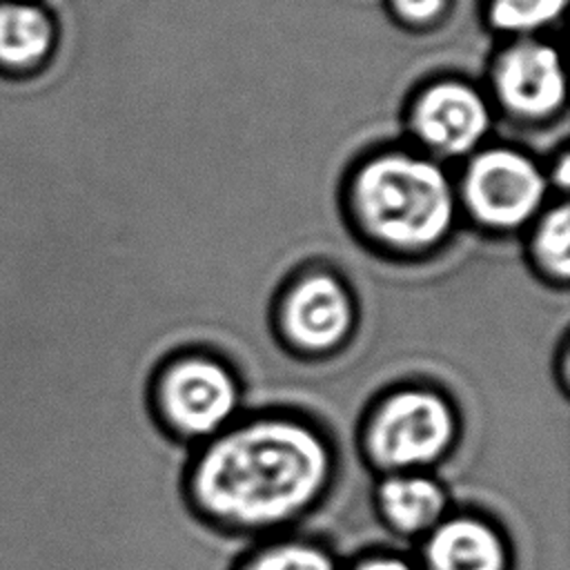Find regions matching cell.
Wrapping results in <instances>:
<instances>
[{
    "label": "cell",
    "instance_id": "obj_15",
    "mask_svg": "<svg viewBox=\"0 0 570 570\" xmlns=\"http://www.w3.org/2000/svg\"><path fill=\"white\" fill-rule=\"evenodd\" d=\"M390 2L394 11L410 22H432L443 13L448 0H390Z\"/></svg>",
    "mask_w": 570,
    "mask_h": 570
},
{
    "label": "cell",
    "instance_id": "obj_1",
    "mask_svg": "<svg viewBox=\"0 0 570 570\" xmlns=\"http://www.w3.org/2000/svg\"><path fill=\"white\" fill-rule=\"evenodd\" d=\"M330 476L332 450L314 428L294 416H258L207 439L189 492L214 523L258 532L301 517Z\"/></svg>",
    "mask_w": 570,
    "mask_h": 570
},
{
    "label": "cell",
    "instance_id": "obj_13",
    "mask_svg": "<svg viewBox=\"0 0 570 570\" xmlns=\"http://www.w3.org/2000/svg\"><path fill=\"white\" fill-rule=\"evenodd\" d=\"M240 570H336V563L316 543L278 541L254 552Z\"/></svg>",
    "mask_w": 570,
    "mask_h": 570
},
{
    "label": "cell",
    "instance_id": "obj_3",
    "mask_svg": "<svg viewBox=\"0 0 570 570\" xmlns=\"http://www.w3.org/2000/svg\"><path fill=\"white\" fill-rule=\"evenodd\" d=\"M456 439V414L428 387H401L383 396L367 419L363 445L370 461L392 472H421Z\"/></svg>",
    "mask_w": 570,
    "mask_h": 570
},
{
    "label": "cell",
    "instance_id": "obj_6",
    "mask_svg": "<svg viewBox=\"0 0 570 570\" xmlns=\"http://www.w3.org/2000/svg\"><path fill=\"white\" fill-rule=\"evenodd\" d=\"M354 316L350 289L327 272L301 276L278 307L285 341L305 354H325L345 343L354 330Z\"/></svg>",
    "mask_w": 570,
    "mask_h": 570
},
{
    "label": "cell",
    "instance_id": "obj_4",
    "mask_svg": "<svg viewBox=\"0 0 570 570\" xmlns=\"http://www.w3.org/2000/svg\"><path fill=\"white\" fill-rule=\"evenodd\" d=\"M156 405L163 423L183 439H212L234 419L240 390L232 370L207 354L169 361L156 381Z\"/></svg>",
    "mask_w": 570,
    "mask_h": 570
},
{
    "label": "cell",
    "instance_id": "obj_7",
    "mask_svg": "<svg viewBox=\"0 0 570 570\" xmlns=\"http://www.w3.org/2000/svg\"><path fill=\"white\" fill-rule=\"evenodd\" d=\"M494 89L505 109L541 118L561 109L566 76L559 53L543 42H519L501 53L494 67Z\"/></svg>",
    "mask_w": 570,
    "mask_h": 570
},
{
    "label": "cell",
    "instance_id": "obj_8",
    "mask_svg": "<svg viewBox=\"0 0 570 570\" xmlns=\"http://www.w3.org/2000/svg\"><path fill=\"white\" fill-rule=\"evenodd\" d=\"M412 127L430 149L461 156L485 136L490 111L476 89L463 82H439L419 96L412 109Z\"/></svg>",
    "mask_w": 570,
    "mask_h": 570
},
{
    "label": "cell",
    "instance_id": "obj_11",
    "mask_svg": "<svg viewBox=\"0 0 570 570\" xmlns=\"http://www.w3.org/2000/svg\"><path fill=\"white\" fill-rule=\"evenodd\" d=\"M56 27L47 9L31 0H0V69L24 73L53 49Z\"/></svg>",
    "mask_w": 570,
    "mask_h": 570
},
{
    "label": "cell",
    "instance_id": "obj_12",
    "mask_svg": "<svg viewBox=\"0 0 570 570\" xmlns=\"http://www.w3.org/2000/svg\"><path fill=\"white\" fill-rule=\"evenodd\" d=\"M532 256L539 272L566 283L570 274V212L557 205L543 214L532 236Z\"/></svg>",
    "mask_w": 570,
    "mask_h": 570
},
{
    "label": "cell",
    "instance_id": "obj_14",
    "mask_svg": "<svg viewBox=\"0 0 570 570\" xmlns=\"http://www.w3.org/2000/svg\"><path fill=\"white\" fill-rule=\"evenodd\" d=\"M568 0H490L492 22L512 33L537 31L566 11Z\"/></svg>",
    "mask_w": 570,
    "mask_h": 570
},
{
    "label": "cell",
    "instance_id": "obj_9",
    "mask_svg": "<svg viewBox=\"0 0 570 570\" xmlns=\"http://www.w3.org/2000/svg\"><path fill=\"white\" fill-rule=\"evenodd\" d=\"M425 570H508V548L499 530L479 517H445L423 546Z\"/></svg>",
    "mask_w": 570,
    "mask_h": 570
},
{
    "label": "cell",
    "instance_id": "obj_2",
    "mask_svg": "<svg viewBox=\"0 0 570 570\" xmlns=\"http://www.w3.org/2000/svg\"><path fill=\"white\" fill-rule=\"evenodd\" d=\"M352 200L363 232L401 254H419L439 245L456 212L443 169L410 154H385L361 167Z\"/></svg>",
    "mask_w": 570,
    "mask_h": 570
},
{
    "label": "cell",
    "instance_id": "obj_10",
    "mask_svg": "<svg viewBox=\"0 0 570 570\" xmlns=\"http://www.w3.org/2000/svg\"><path fill=\"white\" fill-rule=\"evenodd\" d=\"M385 523L399 534H428L445 519L448 494L443 485L423 472H392L376 492Z\"/></svg>",
    "mask_w": 570,
    "mask_h": 570
},
{
    "label": "cell",
    "instance_id": "obj_16",
    "mask_svg": "<svg viewBox=\"0 0 570 570\" xmlns=\"http://www.w3.org/2000/svg\"><path fill=\"white\" fill-rule=\"evenodd\" d=\"M352 570H416V568L396 554H374V557L361 559Z\"/></svg>",
    "mask_w": 570,
    "mask_h": 570
},
{
    "label": "cell",
    "instance_id": "obj_5",
    "mask_svg": "<svg viewBox=\"0 0 570 570\" xmlns=\"http://www.w3.org/2000/svg\"><path fill=\"white\" fill-rule=\"evenodd\" d=\"M543 198L546 178L541 169L514 149H485L465 169V207L485 227L517 229L534 218Z\"/></svg>",
    "mask_w": 570,
    "mask_h": 570
}]
</instances>
